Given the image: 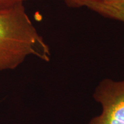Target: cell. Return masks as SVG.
Wrapping results in <instances>:
<instances>
[{
    "label": "cell",
    "mask_w": 124,
    "mask_h": 124,
    "mask_svg": "<svg viewBox=\"0 0 124 124\" xmlns=\"http://www.w3.org/2000/svg\"><path fill=\"white\" fill-rule=\"evenodd\" d=\"M93 97L101 105L102 111L89 124H124V79L102 80L96 87Z\"/></svg>",
    "instance_id": "2"
},
{
    "label": "cell",
    "mask_w": 124,
    "mask_h": 124,
    "mask_svg": "<svg viewBox=\"0 0 124 124\" xmlns=\"http://www.w3.org/2000/svg\"><path fill=\"white\" fill-rule=\"evenodd\" d=\"M27 0H0V11L9 10L21 5Z\"/></svg>",
    "instance_id": "4"
},
{
    "label": "cell",
    "mask_w": 124,
    "mask_h": 124,
    "mask_svg": "<svg viewBox=\"0 0 124 124\" xmlns=\"http://www.w3.org/2000/svg\"><path fill=\"white\" fill-rule=\"evenodd\" d=\"M31 56L49 62L51 52L24 5L0 11V71L16 69Z\"/></svg>",
    "instance_id": "1"
},
{
    "label": "cell",
    "mask_w": 124,
    "mask_h": 124,
    "mask_svg": "<svg viewBox=\"0 0 124 124\" xmlns=\"http://www.w3.org/2000/svg\"><path fill=\"white\" fill-rule=\"evenodd\" d=\"M72 8H86L104 17L124 23V0H63Z\"/></svg>",
    "instance_id": "3"
}]
</instances>
